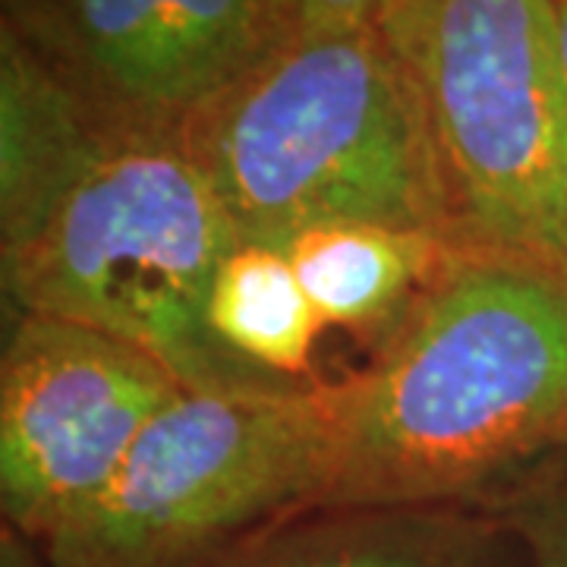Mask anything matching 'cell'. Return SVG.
Here are the masks:
<instances>
[{"label": "cell", "mask_w": 567, "mask_h": 567, "mask_svg": "<svg viewBox=\"0 0 567 567\" xmlns=\"http://www.w3.org/2000/svg\"><path fill=\"white\" fill-rule=\"evenodd\" d=\"M461 240L382 224H324L278 246L328 328L375 353Z\"/></svg>", "instance_id": "obj_9"}, {"label": "cell", "mask_w": 567, "mask_h": 567, "mask_svg": "<svg viewBox=\"0 0 567 567\" xmlns=\"http://www.w3.org/2000/svg\"><path fill=\"white\" fill-rule=\"evenodd\" d=\"M240 237L181 140L85 117L51 177L0 208L10 312H41L140 347L186 391H284L230 357L208 293Z\"/></svg>", "instance_id": "obj_2"}, {"label": "cell", "mask_w": 567, "mask_h": 567, "mask_svg": "<svg viewBox=\"0 0 567 567\" xmlns=\"http://www.w3.org/2000/svg\"><path fill=\"white\" fill-rule=\"evenodd\" d=\"M558 32H561V58L567 73V0H558Z\"/></svg>", "instance_id": "obj_14"}, {"label": "cell", "mask_w": 567, "mask_h": 567, "mask_svg": "<svg viewBox=\"0 0 567 567\" xmlns=\"http://www.w3.org/2000/svg\"><path fill=\"white\" fill-rule=\"evenodd\" d=\"M331 385L181 391L102 495L39 543L54 567H199L316 507L331 476Z\"/></svg>", "instance_id": "obj_5"}, {"label": "cell", "mask_w": 567, "mask_h": 567, "mask_svg": "<svg viewBox=\"0 0 567 567\" xmlns=\"http://www.w3.org/2000/svg\"><path fill=\"white\" fill-rule=\"evenodd\" d=\"M480 507L502 517L527 567H567V451L524 470Z\"/></svg>", "instance_id": "obj_11"}, {"label": "cell", "mask_w": 567, "mask_h": 567, "mask_svg": "<svg viewBox=\"0 0 567 567\" xmlns=\"http://www.w3.org/2000/svg\"><path fill=\"white\" fill-rule=\"evenodd\" d=\"M186 388L99 328L10 312L0 360V511L44 543L117 476L145 425Z\"/></svg>", "instance_id": "obj_7"}, {"label": "cell", "mask_w": 567, "mask_h": 567, "mask_svg": "<svg viewBox=\"0 0 567 567\" xmlns=\"http://www.w3.org/2000/svg\"><path fill=\"white\" fill-rule=\"evenodd\" d=\"M199 567H527L514 533L480 505L297 507Z\"/></svg>", "instance_id": "obj_8"}, {"label": "cell", "mask_w": 567, "mask_h": 567, "mask_svg": "<svg viewBox=\"0 0 567 567\" xmlns=\"http://www.w3.org/2000/svg\"><path fill=\"white\" fill-rule=\"evenodd\" d=\"M297 35H324L379 25L394 0H284Z\"/></svg>", "instance_id": "obj_12"}, {"label": "cell", "mask_w": 567, "mask_h": 567, "mask_svg": "<svg viewBox=\"0 0 567 567\" xmlns=\"http://www.w3.org/2000/svg\"><path fill=\"white\" fill-rule=\"evenodd\" d=\"M181 142L249 244L324 224L466 244L420 89L379 25L290 39Z\"/></svg>", "instance_id": "obj_3"}, {"label": "cell", "mask_w": 567, "mask_h": 567, "mask_svg": "<svg viewBox=\"0 0 567 567\" xmlns=\"http://www.w3.org/2000/svg\"><path fill=\"white\" fill-rule=\"evenodd\" d=\"M328 385L319 505H483L567 451V268L454 246L401 328Z\"/></svg>", "instance_id": "obj_1"}, {"label": "cell", "mask_w": 567, "mask_h": 567, "mask_svg": "<svg viewBox=\"0 0 567 567\" xmlns=\"http://www.w3.org/2000/svg\"><path fill=\"white\" fill-rule=\"evenodd\" d=\"M379 32L420 89L466 244L567 268L558 0H394Z\"/></svg>", "instance_id": "obj_4"}, {"label": "cell", "mask_w": 567, "mask_h": 567, "mask_svg": "<svg viewBox=\"0 0 567 567\" xmlns=\"http://www.w3.org/2000/svg\"><path fill=\"white\" fill-rule=\"evenodd\" d=\"M561 256L567 262V193H565V208H561Z\"/></svg>", "instance_id": "obj_15"}, {"label": "cell", "mask_w": 567, "mask_h": 567, "mask_svg": "<svg viewBox=\"0 0 567 567\" xmlns=\"http://www.w3.org/2000/svg\"><path fill=\"white\" fill-rule=\"evenodd\" d=\"M208 324L240 363L287 385H312V357L328 324L284 249L237 240L208 293Z\"/></svg>", "instance_id": "obj_10"}, {"label": "cell", "mask_w": 567, "mask_h": 567, "mask_svg": "<svg viewBox=\"0 0 567 567\" xmlns=\"http://www.w3.org/2000/svg\"><path fill=\"white\" fill-rule=\"evenodd\" d=\"M3 32L99 123L171 140L297 39L284 0H3Z\"/></svg>", "instance_id": "obj_6"}, {"label": "cell", "mask_w": 567, "mask_h": 567, "mask_svg": "<svg viewBox=\"0 0 567 567\" xmlns=\"http://www.w3.org/2000/svg\"><path fill=\"white\" fill-rule=\"evenodd\" d=\"M0 567H54L44 548L13 527H0Z\"/></svg>", "instance_id": "obj_13"}]
</instances>
